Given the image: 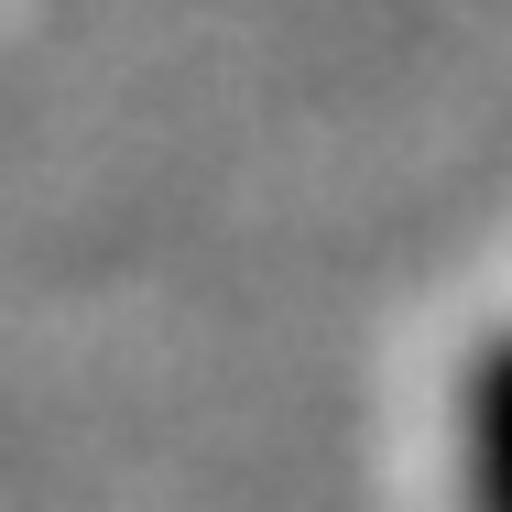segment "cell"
<instances>
[{
    "label": "cell",
    "mask_w": 512,
    "mask_h": 512,
    "mask_svg": "<svg viewBox=\"0 0 512 512\" xmlns=\"http://www.w3.org/2000/svg\"><path fill=\"white\" fill-rule=\"evenodd\" d=\"M447 469H458V512H512V327L469 338V360H458Z\"/></svg>",
    "instance_id": "obj_1"
}]
</instances>
